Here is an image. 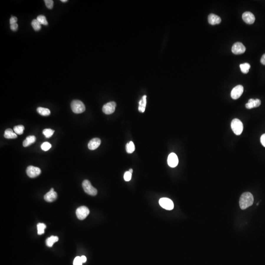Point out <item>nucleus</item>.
Listing matches in <instances>:
<instances>
[{
  "instance_id": "f257e3e1",
  "label": "nucleus",
  "mask_w": 265,
  "mask_h": 265,
  "mask_svg": "<svg viewBox=\"0 0 265 265\" xmlns=\"http://www.w3.org/2000/svg\"><path fill=\"white\" fill-rule=\"evenodd\" d=\"M254 202V196L249 192H246L241 196L239 204L242 210L246 209L252 205Z\"/></svg>"
},
{
  "instance_id": "f03ea898",
  "label": "nucleus",
  "mask_w": 265,
  "mask_h": 265,
  "mask_svg": "<svg viewBox=\"0 0 265 265\" xmlns=\"http://www.w3.org/2000/svg\"><path fill=\"white\" fill-rule=\"evenodd\" d=\"M231 127L234 133L237 136L240 135L243 131V124L240 120L237 118L234 119L232 121Z\"/></svg>"
},
{
  "instance_id": "7ed1b4c3",
  "label": "nucleus",
  "mask_w": 265,
  "mask_h": 265,
  "mask_svg": "<svg viewBox=\"0 0 265 265\" xmlns=\"http://www.w3.org/2000/svg\"><path fill=\"white\" fill-rule=\"evenodd\" d=\"M71 107L73 113H81L85 111V107L84 103L78 100H74L71 103Z\"/></svg>"
},
{
  "instance_id": "20e7f679",
  "label": "nucleus",
  "mask_w": 265,
  "mask_h": 265,
  "mask_svg": "<svg viewBox=\"0 0 265 265\" xmlns=\"http://www.w3.org/2000/svg\"><path fill=\"white\" fill-rule=\"evenodd\" d=\"M84 191L87 194L91 196H95L97 194V190L91 184L89 181L88 180H84L82 183Z\"/></svg>"
},
{
  "instance_id": "39448f33",
  "label": "nucleus",
  "mask_w": 265,
  "mask_h": 265,
  "mask_svg": "<svg viewBox=\"0 0 265 265\" xmlns=\"http://www.w3.org/2000/svg\"><path fill=\"white\" fill-rule=\"evenodd\" d=\"M89 214V210L88 208L84 206L77 208L76 211L77 217L80 220H85Z\"/></svg>"
},
{
  "instance_id": "423d86ee",
  "label": "nucleus",
  "mask_w": 265,
  "mask_h": 265,
  "mask_svg": "<svg viewBox=\"0 0 265 265\" xmlns=\"http://www.w3.org/2000/svg\"><path fill=\"white\" fill-rule=\"evenodd\" d=\"M159 204L162 208L167 210H172L174 208L173 201L168 198H162L159 200Z\"/></svg>"
},
{
  "instance_id": "0eeeda50",
  "label": "nucleus",
  "mask_w": 265,
  "mask_h": 265,
  "mask_svg": "<svg viewBox=\"0 0 265 265\" xmlns=\"http://www.w3.org/2000/svg\"><path fill=\"white\" fill-rule=\"evenodd\" d=\"M41 172V169L39 167H35L34 166H29L27 169L26 173L28 176L32 178L39 176Z\"/></svg>"
},
{
  "instance_id": "6e6552de",
  "label": "nucleus",
  "mask_w": 265,
  "mask_h": 265,
  "mask_svg": "<svg viewBox=\"0 0 265 265\" xmlns=\"http://www.w3.org/2000/svg\"><path fill=\"white\" fill-rule=\"evenodd\" d=\"M116 104L113 101L110 102L105 104L103 107L102 111L104 113L106 114H111L114 113L116 110Z\"/></svg>"
},
{
  "instance_id": "1a4fd4ad",
  "label": "nucleus",
  "mask_w": 265,
  "mask_h": 265,
  "mask_svg": "<svg viewBox=\"0 0 265 265\" xmlns=\"http://www.w3.org/2000/svg\"><path fill=\"white\" fill-rule=\"evenodd\" d=\"M246 47L241 42H236L234 44L232 48V52L235 55L242 54L246 51Z\"/></svg>"
},
{
  "instance_id": "9d476101",
  "label": "nucleus",
  "mask_w": 265,
  "mask_h": 265,
  "mask_svg": "<svg viewBox=\"0 0 265 265\" xmlns=\"http://www.w3.org/2000/svg\"><path fill=\"white\" fill-rule=\"evenodd\" d=\"M243 87L242 85H238L234 87L231 92V96L233 99H237L243 93Z\"/></svg>"
},
{
  "instance_id": "9b49d317",
  "label": "nucleus",
  "mask_w": 265,
  "mask_h": 265,
  "mask_svg": "<svg viewBox=\"0 0 265 265\" xmlns=\"http://www.w3.org/2000/svg\"><path fill=\"white\" fill-rule=\"evenodd\" d=\"M178 158L176 154L172 153L169 155L167 158V163L170 167H176L178 164Z\"/></svg>"
},
{
  "instance_id": "f8f14e48",
  "label": "nucleus",
  "mask_w": 265,
  "mask_h": 265,
  "mask_svg": "<svg viewBox=\"0 0 265 265\" xmlns=\"http://www.w3.org/2000/svg\"><path fill=\"white\" fill-rule=\"evenodd\" d=\"M242 18L243 19V20L248 24H252L255 22V16L254 14L251 12H245V13L243 14Z\"/></svg>"
},
{
  "instance_id": "ddd939ff",
  "label": "nucleus",
  "mask_w": 265,
  "mask_h": 265,
  "mask_svg": "<svg viewBox=\"0 0 265 265\" xmlns=\"http://www.w3.org/2000/svg\"><path fill=\"white\" fill-rule=\"evenodd\" d=\"M57 197V195L56 192H55L54 189L52 188L49 192H48L44 195V199L47 202H52L56 200Z\"/></svg>"
},
{
  "instance_id": "4468645a",
  "label": "nucleus",
  "mask_w": 265,
  "mask_h": 265,
  "mask_svg": "<svg viewBox=\"0 0 265 265\" xmlns=\"http://www.w3.org/2000/svg\"><path fill=\"white\" fill-rule=\"evenodd\" d=\"M261 102L260 100L258 99H251L248 100V103L246 104V107L248 109H251V108H254L259 107L261 105Z\"/></svg>"
},
{
  "instance_id": "2eb2a0df",
  "label": "nucleus",
  "mask_w": 265,
  "mask_h": 265,
  "mask_svg": "<svg viewBox=\"0 0 265 265\" xmlns=\"http://www.w3.org/2000/svg\"><path fill=\"white\" fill-rule=\"evenodd\" d=\"M101 142V139L99 138H94L88 142V148L91 150L96 149L99 147Z\"/></svg>"
},
{
  "instance_id": "dca6fc26",
  "label": "nucleus",
  "mask_w": 265,
  "mask_h": 265,
  "mask_svg": "<svg viewBox=\"0 0 265 265\" xmlns=\"http://www.w3.org/2000/svg\"><path fill=\"white\" fill-rule=\"evenodd\" d=\"M221 18L215 14H210L208 16V22L212 25H217L220 23Z\"/></svg>"
},
{
  "instance_id": "f3484780",
  "label": "nucleus",
  "mask_w": 265,
  "mask_h": 265,
  "mask_svg": "<svg viewBox=\"0 0 265 265\" xmlns=\"http://www.w3.org/2000/svg\"><path fill=\"white\" fill-rule=\"evenodd\" d=\"M36 141V138L34 136H27L26 139L23 142V145L24 147H29V145H32V144H34Z\"/></svg>"
},
{
  "instance_id": "a211bd4d",
  "label": "nucleus",
  "mask_w": 265,
  "mask_h": 265,
  "mask_svg": "<svg viewBox=\"0 0 265 265\" xmlns=\"http://www.w3.org/2000/svg\"><path fill=\"white\" fill-rule=\"evenodd\" d=\"M4 137L7 139H14L17 138V136L15 133L13 132L12 129L9 128L5 131Z\"/></svg>"
},
{
  "instance_id": "6ab92c4d",
  "label": "nucleus",
  "mask_w": 265,
  "mask_h": 265,
  "mask_svg": "<svg viewBox=\"0 0 265 265\" xmlns=\"http://www.w3.org/2000/svg\"><path fill=\"white\" fill-rule=\"evenodd\" d=\"M147 106V96L144 95L139 102V111L141 113H144L145 111Z\"/></svg>"
},
{
  "instance_id": "aec40b11",
  "label": "nucleus",
  "mask_w": 265,
  "mask_h": 265,
  "mask_svg": "<svg viewBox=\"0 0 265 265\" xmlns=\"http://www.w3.org/2000/svg\"><path fill=\"white\" fill-rule=\"evenodd\" d=\"M59 241V238L57 236H52L48 238L46 240V244L49 247H52L55 243Z\"/></svg>"
},
{
  "instance_id": "412c9836",
  "label": "nucleus",
  "mask_w": 265,
  "mask_h": 265,
  "mask_svg": "<svg viewBox=\"0 0 265 265\" xmlns=\"http://www.w3.org/2000/svg\"><path fill=\"white\" fill-rule=\"evenodd\" d=\"M37 113L42 116H47L51 114V111L48 108H42V107H38L37 108Z\"/></svg>"
},
{
  "instance_id": "4be33fe9",
  "label": "nucleus",
  "mask_w": 265,
  "mask_h": 265,
  "mask_svg": "<svg viewBox=\"0 0 265 265\" xmlns=\"http://www.w3.org/2000/svg\"><path fill=\"white\" fill-rule=\"evenodd\" d=\"M126 150L127 152L128 153H129V154L132 153L134 151H135V145H134V142H133V141H131L129 143H128V144H126Z\"/></svg>"
},
{
  "instance_id": "5701e85b",
  "label": "nucleus",
  "mask_w": 265,
  "mask_h": 265,
  "mask_svg": "<svg viewBox=\"0 0 265 265\" xmlns=\"http://www.w3.org/2000/svg\"><path fill=\"white\" fill-rule=\"evenodd\" d=\"M46 228V226L43 223H39L37 224V233L39 235H41L44 234V229Z\"/></svg>"
},
{
  "instance_id": "b1692460",
  "label": "nucleus",
  "mask_w": 265,
  "mask_h": 265,
  "mask_svg": "<svg viewBox=\"0 0 265 265\" xmlns=\"http://www.w3.org/2000/svg\"><path fill=\"white\" fill-rule=\"evenodd\" d=\"M240 67L241 70L242 71V73H248L249 70L251 68V65L249 63H245L243 64H241L240 65Z\"/></svg>"
},
{
  "instance_id": "393cba45",
  "label": "nucleus",
  "mask_w": 265,
  "mask_h": 265,
  "mask_svg": "<svg viewBox=\"0 0 265 265\" xmlns=\"http://www.w3.org/2000/svg\"><path fill=\"white\" fill-rule=\"evenodd\" d=\"M14 131L15 133L17 134V135H21L23 134L24 130L25 129V127L23 125H17L15 126L13 128Z\"/></svg>"
},
{
  "instance_id": "a878e982",
  "label": "nucleus",
  "mask_w": 265,
  "mask_h": 265,
  "mask_svg": "<svg viewBox=\"0 0 265 265\" xmlns=\"http://www.w3.org/2000/svg\"><path fill=\"white\" fill-rule=\"evenodd\" d=\"M32 26L35 31H39L41 29V24L37 20V19H34L32 22Z\"/></svg>"
},
{
  "instance_id": "bb28decb",
  "label": "nucleus",
  "mask_w": 265,
  "mask_h": 265,
  "mask_svg": "<svg viewBox=\"0 0 265 265\" xmlns=\"http://www.w3.org/2000/svg\"><path fill=\"white\" fill-rule=\"evenodd\" d=\"M37 20L41 24V25H45L47 26L48 24V22H47V19L45 16L43 15H40L39 16H37Z\"/></svg>"
},
{
  "instance_id": "cd10ccee",
  "label": "nucleus",
  "mask_w": 265,
  "mask_h": 265,
  "mask_svg": "<svg viewBox=\"0 0 265 265\" xmlns=\"http://www.w3.org/2000/svg\"><path fill=\"white\" fill-rule=\"evenodd\" d=\"M55 131L51 129H45L43 131V134L45 136L46 138H50L53 136L54 133Z\"/></svg>"
},
{
  "instance_id": "c85d7f7f",
  "label": "nucleus",
  "mask_w": 265,
  "mask_h": 265,
  "mask_svg": "<svg viewBox=\"0 0 265 265\" xmlns=\"http://www.w3.org/2000/svg\"><path fill=\"white\" fill-rule=\"evenodd\" d=\"M52 145L48 142H45L42 144L41 145V148L44 151H47L51 148Z\"/></svg>"
},
{
  "instance_id": "c756f323",
  "label": "nucleus",
  "mask_w": 265,
  "mask_h": 265,
  "mask_svg": "<svg viewBox=\"0 0 265 265\" xmlns=\"http://www.w3.org/2000/svg\"><path fill=\"white\" fill-rule=\"evenodd\" d=\"M44 2L45 3L46 6H47V8L49 9H53V6H54V1L52 0H45L44 1Z\"/></svg>"
},
{
  "instance_id": "7c9ffc66",
  "label": "nucleus",
  "mask_w": 265,
  "mask_h": 265,
  "mask_svg": "<svg viewBox=\"0 0 265 265\" xmlns=\"http://www.w3.org/2000/svg\"><path fill=\"white\" fill-rule=\"evenodd\" d=\"M132 173H131L129 171L125 172V173L124 175V179L125 181H130L131 178H132Z\"/></svg>"
},
{
  "instance_id": "2f4dec72",
  "label": "nucleus",
  "mask_w": 265,
  "mask_h": 265,
  "mask_svg": "<svg viewBox=\"0 0 265 265\" xmlns=\"http://www.w3.org/2000/svg\"><path fill=\"white\" fill-rule=\"evenodd\" d=\"M83 262L81 260V257L77 256L74 259L73 265H82Z\"/></svg>"
},
{
  "instance_id": "473e14b6",
  "label": "nucleus",
  "mask_w": 265,
  "mask_h": 265,
  "mask_svg": "<svg viewBox=\"0 0 265 265\" xmlns=\"http://www.w3.org/2000/svg\"><path fill=\"white\" fill-rule=\"evenodd\" d=\"M17 18L16 17H15V16H12L10 18V20H9L10 25H12V24H13L17 23Z\"/></svg>"
},
{
  "instance_id": "72a5a7b5",
  "label": "nucleus",
  "mask_w": 265,
  "mask_h": 265,
  "mask_svg": "<svg viewBox=\"0 0 265 265\" xmlns=\"http://www.w3.org/2000/svg\"><path fill=\"white\" fill-rule=\"evenodd\" d=\"M18 28V25L17 24H13L12 25H10V29L12 31H16L17 30Z\"/></svg>"
},
{
  "instance_id": "f704fd0d",
  "label": "nucleus",
  "mask_w": 265,
  "mask_h": 265,
  "mask_svg": "<svg viewBox=\"0 0 265 265\" xmlns=\"http://www.w3.org/2000/svg\"><path fill=\"white\" fill-rule=\"evenodd\" d=\"M260 141L263 146L265 147V134L262 135L260 138Z\"/></svg>"
},
{
  "instance_id": "c9c22d12",
  "label": "nucleus",
  "mask_w": 265,
  "mask_h": 265,
  "mask_svg": "<svg viewBox=\"0 0 265 265\" xmlns=\"http://www.w3.org/2000/svg\"><path fill=\"white\" fill-rule=\"evenodd\" d=\"M261 62L262 64L265 65V54L263 55L261 57Z\"/></svg>"
},
{
  "instance_id": "e433bc0d",
  "label": "nucleus",
  "mask_w": 265,
  "mask_h": 265,
  "mask_svg": "<svg viewBox=\"0 0 265 265\" xmlns=\"http://www.w3.org/2000/svg\"><path fill=\"white\" fill-rule=\"evenodd\" d=\"M81 260H82V262L83 263H85L86 261H87V258H86V257L85 256H82L81 257Z\"/></svg>"
},
{
  "instance_id": "4c0bfd02",
  "label": "nucleus",
  "mask_w": 265,
  "mask_h": 265,
  "mask_svg": "<svg viewBox=\"0 0 265 265\" xmlns=\"http://www.w3.org/2000/svg\"><path fill=\"white\" fill-rule=\"evenodd\" d=\"M129 172H130L131 173H132H132H133V169H129Z\"/></svg>"
},
{
  "instance_id": "58836bf2",
  "label": "nucleus",
  "mask_w": 265,
  "mask_h": 265,
  "mask_svg": "<svg viewBox=\"0 0 265 265\" xmlns=\"http://www.w3.org/2000/svg\"><path fill=\"white\" fill-rule=\"evenodd\" d=\"M61 1H62V2H63V3H65L66 1H67V0H62Z\"/></svg>"
}]
</instances>
